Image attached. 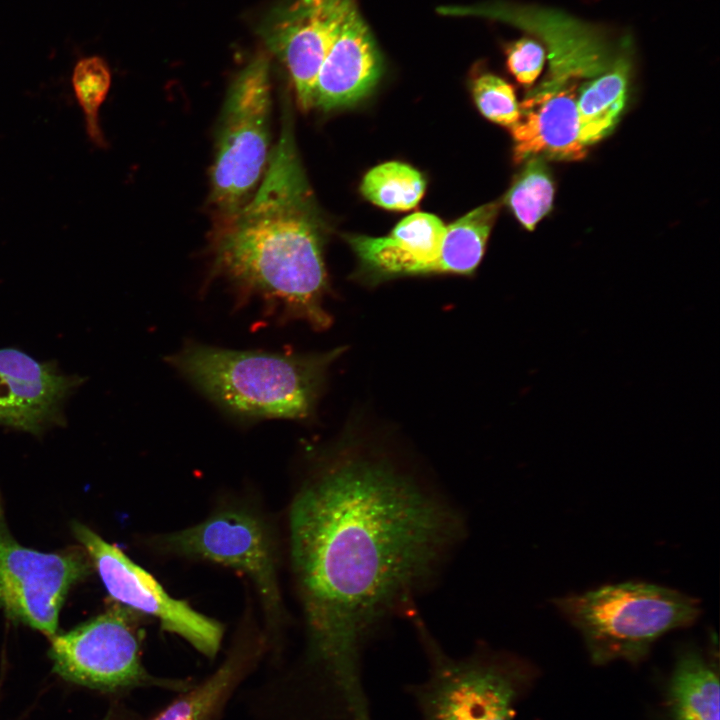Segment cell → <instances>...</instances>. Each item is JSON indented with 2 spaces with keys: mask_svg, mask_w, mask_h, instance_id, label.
Wrapping results in <instances>:
<instances>
[{
  "mask_svg": "<svg viewBox=\"0 0 720 720\" xmlns=\"http://www.w3.org/2000/svg\"><path fill=\"white\" fill-rule=\"evenodd\" d=\"M381 74V56L355 5L320 67L313 106L327 111L351 105L374 88Z\"/></svg>",
  "mask_w": 720,
  "mask_h": 720,
  "instance_id": "obj_15",
  "label": "cell"
},
{
  "mask_svg": "<svg viewBox=\"0 0 720 720\" xmlns=\"http://www.w3.org/2000/svg\"><path fill=\"white\" fill-rule=\"evenodd\" d=\"M456 10H462L457 14L482 15L509 22L537 35L548 50L547 81L570 83L593 78L616 59L597 28L561 12L498 3Z\"/></svg>",
  "mask_w": 720,
  "mask_h": 720,
  "instance_id": "obj_12",
  "label": "cell"
},
{
  "mask_svg": "<svg viewBox=\"0 0 720 720\" xmlns=\"http://www.w3.org/2000/svg\"><path fill=\"white\" fill-rule=\"evenodd\" d=\"M142 631L120 607L50 638L53 668L63 679L102 692L158 687L183 692L194 683L151 675L141 662Z\"/></svg>",
  "mask_w": 720,
  "mask_h": 720,
  "instance_id": "obj_6",
  "label": "cell"
},
{
  "mask_svg": "<svg viewBox=\"0 0 720 720\" xmlns=\"http://www.w3.org/2000/svg\"><path fill=\"white\" fill-rule=\"evenodd\" d=\"M629 74V60L617 57L608 69L578 87L580 140L586 148L615 128L626 104Z\"/></svg>",
  "mask_w": 720,
  "mask_h": 720,
  "instance_id": "obj_17",
  "label": "cell"
},
{
  "mask_svg": "<svg viewBox=\"0 0 720 720\" xmlns=\"http://www.w3.org/2000/svg\"><path fill=\"white\" fill-rule=\"evenodd\" d=\"M424 191L422 174L396 161L372 168L361 183V192L367 200L389 210L405 211L415 207Z\"/></svg>",
  "mask_w": 720,
  "mask_h": 720,
  "instance_id": "obj_21",
  "label": "cell"
},
{
  "mask_svg": "<svg viewBox=\"0 0 720 720\" xmlns=\"http://www.w3.org/2000/svg\"><path fill=\"white\" fill-rule=\"evenodd\" d=\"M578 85L543 81L520 105V119L511 128L516 162L579 160L587 148L580 140L576 98Z\"/></svg>",
  "mask_w": 720,
  "mask_h": 720,
  "instance_id": "obj_13",
  "label": "cell"
},
{
  "mask_svg": "<svg viewBox=\"0 0 720 720\" xmlns=\"http://www.w3.org/2000/svg\"><path fill=\"white\" fill-rule=\"evenodd\" d=\"M506 54L507 66L517 81L526 86L533 84L544 66L545 47L533 39L522 38L512 42Z\"/></svg>",
  "mask_w": 720,
  "mask_h": 720,
  "instance_id": "obj_25",
  "label": "cell"
},
{
  "mask_svg": "<svg viewBox=\"0 0 720 720\" xmlns=\"http://www.w3.org/2000/svg\"><path fill=\"white\" fill-rule=\"evenodd\" d=\"M445 225L435 215L414 213L384 237L351 236L348 241L359 259L367 283L410 275L433 274Z\"/></svg>",
  "mask_w": 720,
  "mask_h": 720,
  "instance_id": "obj_16",
  "label": "cell"
},
{
  "mask_svg": "<svg viewBox=\"0 0 720 720\" xmlns=\"http://www.w3.org/2000/svg\"><path fill=\"white\" fill-rule=\"evenodd\" d=\"M354 0H290L270 11L260 34L287 69L299 106L313 107L316 78Z\"/></svg>",
  "mask_w": 720,
  "mask_h": 720,
  "instance_id": "obj_11",
  "label": "cell"
},
{
  "mask_svg": "<svg viewBox=\"0 0 720 720\" xmlns=\"http://www.w3.org/2000/svg\"><path fill=\"white\" fill-rule=\"evenodd\" d=\"M554 182L546 160L527 159L506 195V202L518 221L533 230L552 208Z\"/></svg>",
  "mask_w": 720,
  "mask_h": 720,
  "instance_id": "obj_22",
  "label": "cell"
},
{
  "mask_svg": "<svg viewBox=\"0 0 720 720\" xmlns=\"http://www.w3.org/2000/svg\"><path fill=\"white\" fill-rule=\"evenodd\" d=\"M472 94L479 111L489 120L512 128L520 119V105L510 84L493 74L473 82Z\"/></svg>",
  "mask_w": 720,
  "mask_h": 720,
  "instance_id": "obj_24",
  "label": "cell"
},
{
  "mask_svg": "<svg viewBox=\"0 0 720 720\" xmlns=\"http://www.w3.org/2000/svg\"><path fill=\"white\" fill-rule=\"evenodd\" d=\"M103 720H120V719H119V718H117V717H116V716H114V715H110V716L106 717V718H105V719H103Z\"/></svg>",
  "mask_w": 720,
  "mask_h": 720,
  "instance_id": "obj_26",
  "label": "cell"
},
{
  "mask_svg": "<svg viewBox=\"0 0 720 720\" xmlns=\"http://www.w3.org/2000/svg\"><path fill=\"white\" fill-rule=\"evenodd\" d=\"M669 696L674 720H719V678L696 650L680 653Z\"/></svg>",
  "mask_w": 720,
  "mask_h": 720,
  "instance_id": "obj_18",
  "label": "cell"
},
{
  "mask_svg": "<svg viewBox=\"0 0 720 720\" xmlns=\"http://www.w3.org/2000/svg\"><path fill=\"white\" fill-rule=\"evenodd\" d=\"M289 519L309 658L353 685L368 635L393 611L414 608L462 522L392 461L352 447L331 455L303 485Z\"/></svg>",
  "mask_w": 720,
  "mask_h": 720,
  "instance_id": "obj_1",
  "label": "cell"
},
{
  "mask_svg": "<svg viewBox=\"0 0 720 720\" xmlns=\"http://www.w3.org/2000/svg\"><path fill=\"white\" fill-rule=\"evenodd\" d=\"M425 645L431 670L415 689L425 720H513L517 697L513 663L477 653L447 656L429 635L415 609L409 612Z\"/></svg>",
  "mask_w": 720,
  "mask_h": 720,
  "instance_id": "obj_7",
  "label": "cell"
},
{
  "mask_svg": "<svg viewBox=\"0 0 720 720\" xmlns=\"http://www.w3.org/2000/svg\"><path fill=\"white\" fill-rule=\"evenodd\" d=\"M342 350L299 355L190 343L169 362L234 417L303 419L311 414L326 371Z\"/></svg>",
  "mask_w": 720,
  "mask_h": 720,
  "instance_id": "obj_3",
  "label": "cell"
},
{
  "mask_svg": "<svg viewBox=\"0 0 720 720\" xmlns=\"http://www.w3.org/2000/svg\"><path fill=\"white\" fill-rule=\"evenodd\" d=\"M271 107L270 61L260 53L234 78L219 119L209 194L216 226L247 204L265 174Z\"/></svg>",
  "mask_w": 720,
  "mask_h": 720,
  "instance_id": "obj_5",
  "label": "cell"
},
{
  "mask_svg": "<svg viewBox=\"0 0 720 720\" xmlns=\"http://www.w3.org/2000/svg\"><path fill=\"white\" fill-rule=\"evenodd\" d=\"M78 380L22 351L0 349V423L38 433L54 423Z\"/></svg>",
  "mask_w": 720,
  "mask_h": 720,
  "instance_id": "obj_14",
  "label": "cell"
},
{
  "mask_svg": "<svg viewBox=\"0 0 720 720\" xmlns=\"http://www.w3.org/2000/svg\"><path fill=\"white\" fill-rule=\"evenodd\" d=\"M156 544L177 555L201 558L237 569L255 583L264 607L280 611L275 557L270 536L260 519L244 511H223L192 527L158 538Z\"/></svg>",
  "mask_w": 720,
  "mask_h": 720,
  "instance_id": "obj_10",
  "label": "cell"
},
{
  "mask_svg": "<svg viewBox=\"0 0 720 720\" xmlns=\"http://www.w3.org/2000/svg\"><path fill=\"white\" fill-rule=\"evenodd\" d=\"M72 531L114 600L156 618L162 629L181 636L205 656L217 654L223 636L217 621L171 597L151 574L89 527L75 522Z\"/></svg>",
  "mask_w": 720,
  "mask_h": 720,
  "instance_id": "obj_9",
  "label": "cell"
},
{
  "mask_svg": "<svg viewBox=\"0 0 720 720\" xmlns=\"http://www.w3.org/2000/svg\"><path fill=\"white\" fill-rule=\"evenodd\" d=\"M71 82L83 112L87 137L96 147L104 148L107 143L100 126L99 112L111 86L109 66L99 56L83 57L74 66Z\"/></svg>",
  "mask_w": 720,
  "mask_h": 720,
  "instance_id": "obj_23",
  "label": "cell"
},
{
  "mask_svg": "<svg viewBox=\"0 0 720 720\" xmlns=\"http://www.w3.org/2000/svg\"><path fill=\"white\" fill-rule=\"evenodd\" d=\"M289 105L280 138L252 198L216 226L214 272L247 297L281 308L290 317L324 329L328 279L323 231L296 150Z\"/></svg>",
  "mask_w": 720,
  "mask_h": 720,
  "instance_id": "obj_2",
  "label": "cell"
},
{
  "mask_svg": "<svg viewBox=\"0 0 720 720\" xmlns=\"http://www.w3.org/2000/svg\"><path fill=\"white\" fill-rule=\"evenodd\" d=\"M83 548L45 553L22 546L10 533L0 499V610L49 639L70 589L91 572Z\"/></svg>",
  "mask_w": 720,
  "mask_h": 720,
  "instance_id": "obj_8",
  "label": "cell"
},
{
  "mask_svg": "<svg viewBox=\"0 0 720 720\" xmlns=\"http://www.w3.org/2000/svg\"><path fill=\"white\" fill-rule=\"evenodd\" d=\"M553 602L580 631L597 663L639 661L659 637L691 625L701 614L695 598L641 581L605 585Z\"/></svg>",
  "mask_w": 720,
  "mask_h": 720,
  "instance_id": "obj_4",
  "label": "cell"
},
{
  "mask_svg": "<svg viewBox=\"0 0 720 720\" xmlns=\"http://www.w3.org/2000/svg\"><path fill=\"white\" fill-rule=\"evenodd\" d=\"M498 202L484 204L445 227L434 273L471 274L480 263Z\"/></svg>",
  "mask_w": 720,
  "mask_h": 720,
  "instance_id": "obj_20",
  "label": "cell"
},
{
  "mask_svg": "<svg viewBox=\"0 0 720 720\" xmlns=\"http://www.w3.org/2000/svg\"><path fill=\"white\" fill-rule=\"evenodd\" d=\"M250 667L242 656L231 655L213 674L180 692L150 720H218Z\"/></svg>",
  "mask_w": 720,
  "mask_h": 720,
  "instance_id": "obj_19",
  "label": "cell"
}]
</instances>
